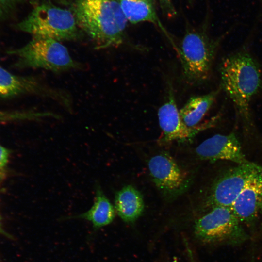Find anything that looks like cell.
<instances>
[{
	"label": "cell",
	"mask_w": 262,
	"mask_h": 262,
	"mask_svg": "<svg viewBox=\"0 0 262 262\" xmlns=\"http://www.w3.org/2000/svg\"><path fill=\"white\" fill-rule=\"evenodd\" d=\"M220 86L231 99L246 129L253 127L251 103L262 89V69L246 49L232 53L220 66Z\"/></svg>",
	"instance_id": "cell-1"
},
{
	"label": "cell",
	"mask_w": 262,
	"mask_h": 262,
	"mask_svg": "<svg viewBox=\"0 0 262 262\" xmlns=\"http://www.w3.org/2000/svg\"><path fill=\"white\" fill-rule=\"evenodd\" d=\"M74 15L78 26L95 41L97 49L122 44L128 21L117 0H77Z\"/></svg>",
	"instance_id": "cell-2"
},
{
	"label": "cell",
	"mask_w": 262,
	"mask_h": 262,
	"mask_svg": "<svg viewBox=\"0 0 262 262\" xmlns=\"http://www.w3.org/2000/svg\"><path fill=\"white\" fill-rule=\"evenodd\" d=\"M221 40L210 38L204 31L186 32L177 53L188 83L199 84L208 79Z\"/></svg>",
	"instance_id": "cell-3"
},
{
	"label": "cell",
	"mask_w": 262,
	"mask_h": 262,
	"mask_svg": "<svg viewBox=\"0 0 262 262\" xmlns=\"http://www.w3.org/2000/svg\"><path fill=\"white\" fill-rule=\"evenodd\" d=\"M17 26L33 37L59 41L75 40L79 37L74 14L67 9L48 4L36 6Z\"/></svg>",
	"instance_id": "cell-4"
},
{
	"label": "cell",
	"mask_w": 262,
	"mask_h": 262,
	"mask_svg": "<svg viewBox=\"0 0 262 262\" xmlns=\"http://www.w3.org/2000/svg\"><path fill=\"white\" fill-rule=\"evenodd\" d=\"M8 53L16 58L17 66L43 68L59 72L79 67L67 49L59 41L33 37L26 45Z\"/></svg>",
	"instance_id": "cell-5"
},
{
	"label": "cell",
	"mask_w": 262,
	"mask_h": 262,
	"mask_svg": "<svg viewBox=\"0 0 262 262\" xmlns=\"http://www.w3.org/2000/svg\"><path fill=\"white\" fill-rule=\"evenodd\" d=\"M194 233L201 242L208 244L238 246L249 238L230 207L215 206L198 219Z\"/></svg>",
	"instance_id": "cell-6"
},
{
	"label": "cell",
	"mask_w": 262,
	"mask_h": 262,
	"mask_svg": "<svg viewBox=\"0 0 262 262\" xmlns=\"http://www.w3.org/2000/svg\"><path fill=\"white\" fill-rule=\"evenodd\" d=\"M261 170L262 166L250 162L227 170L212 186L207 199L208 206L230 207L246 183Z\"/></svg>",
	"instance_id": "cell-7"
},
{
	"label": "cell",
	"mask_w": 262,
	"mask_h": 262,
	"mask_svg": "<svg viewBox=\"0 0 262 262\" xmlns=\"http://www.w3.org/2000/svg\"><path fill=\"white\" fill-rule=\"evenodd\" d=\"M148 167L154 183L165 196L177 195L187 185L185 173L167 153H162L151 157Z\"/></svg>",
	"instance_id": "cell-8"
},
{
	"label": "cell",
	"mask_w": 262,
	"mask_h": 262,
	"mask_svg": "<svg viewBox=\"0 0 262 262\" xmlns=\"http://www.w3.org/2000/svg\"><path fill=\"white\" fill-rule=\"evenodd\" d=\"M158 116L164 142L191 138L200 131L212 126L217 118L196 128L187 127L180 117L172 88L169 90L167 99L158 109Z\"/></svg>",
	"instance_id": "cell-9"
},
{
	"label": "cell",
	"mask_w": 262,
	"mask_h": 262,
	"mask_svg": "<svg viewBox=\"0 0 262 262\" xmlns=\"http://www.w3.org/2000/svg\"><path fill=\"white\" fill-rule=\"evenodd\" d=\"M196 150L201 159L211 162L226 160L237 164L250 162L246 159L233 132L227 135L215 134L203 141Z\"/></svg>",
	"instance_id": "cell-10"
},
{
	"label": "cell",
	"mask_w": 262,
	"mask_h": 262,
	"mask_svg": "<svg viewBox=\"0 0 262 262\" xmlns=\"http://www.w3.org/2000/svg\"><path fill=\"white\" fill-rule=\"evenodd\" d=\"M262 200V170L246 183L230 207L242 224L253 226Z\"/></svg>",
	"instance_id": "cell-11"
},
{
	"label": "cell",
	"mask_w": 262,
	"mask_h": 262,
	"mask_svg": "<svg viewBox=\"0 0 262 262\" xmlns=\"http://www.w3.org/2000/svg\"><path fill=\"white\" fill-rule=\"evenodd\" d=\"M128 21L133 24L148 22L158 26L170 40L176 51L177 49L173 40L170 36L160 20L152 0H117Z\"/></svg>",
	"instance_id": "cell-12"
},
{
	"label": "cell",
	"mask_w": 262,
	"mask_h": 262,
	"mask_svg": "<svg viewBox=\"0 0 262 262\" xmlns=\"http://www.w3.org/2000/svg\"><path fill=\"white\" fill-rule=\"evenodd\" d=\"M42 91H44L43 87L36 79L14 74L0 65V98H12Z\"/></svg>",
	"instance_id": "cell-13"
},
{
	"label": "cell",
	"mask_w": 262,
	"mask_h": 262,
	"mask_svg": "<svg viewBox=\"0 0 262 262\" xmlns=\"http://www.w3.org/2000/svg\"><path fill=\"white\" fill-rule=\"evenodd\" d=\"M114 204L116 213L126 223L134 222L144 208L142 195L131 185L123 187L115 193Z\"/></svg>",
	"instance_id": "cell-14"
},
{
	"label": "cell",
	"mask_w": 262,
	"mask_h": 262,
	"mask_svg": "<svg viewBox=\"0 0 262 262\" xmlns=\"http://www.w3.org/2000/svg\"><path fill=\"white\" fill-rule=\"evenodd\" d=\"M93 205L81 214L67 217L66 219H83L91 222L95 229L111 223L115 217V209L99 185L96 187Z\"/></svg>",
	"instance_id": "cell-15"
},
{
	"label": "cell",
	"mask_w": 262,
	"mask_h": 262,
	"mask_svg": "<svg viewBox=\"0 0 262 262\" xmlns=\"http://www.w3.org/2000/svg\"><path fill=\"white\" fill-rule=\"evenodd\" d=\"M221 89L220 86L219 88L208 94L192 97L189 99L179 111L183 122L187 127L192 128L198 127V124L212 107Z\"/></svg>",
	"instance_id": "cell-16"
},
{
	"label": "cell",
	"mask_w": 262,
	"mask_h": 262,
	"mask_svg": "<svg viewBox=\"0 0 262 262\" xmlns=\"http://www.w3.org/2000/svg\"><path fill=\"white\" fill-rule=\"evenodd\" d=\"M46 117H56V115L49 112L33 111L0 110V123L22 121L37 120Z\"/></svg>",
	"instance_id": "cell-17"
},
{
	"label": "cell",
	"mask_w": 262,
	"mask_h": 262,
	"mask_svg": "<svg viewBox=\"0 0 262 262\" xmlns=\"http://www.w3.org/2000/svg\"><path fill=\"white\" fill-rule=\"evenodd\" d=\"M19 0H0V16L7 14L16 5Z\"/></svg>",
	"instance_id": "cell-18"
},
{
	"label": "cell",
	"mask_w": 262,
	"mask_h": 262,
	"mask_svg": "<svg viewBox=\"0 0 262 262\" xmlns=\"http://www.w3.org/2000/svg\"><path fill=\"white\" fill-rule=\"evenodd\" d=\"M163 11L169 16L176 14V12L172 3L171 0H159Z\"/></svg>",
	"instance_id": "cell-19"
},
{
	"label": "cell",
	"mask_w": 262,
	"mask_h": 262,
	"mask_svg": "<svg viewBox=\"0 0 262 262\" xmlns=\"http://www.w3.org/2000/svg\"><path fill=\"white\" fill-rule=\"evenodd\" d=\"M9 151L0 145V170L3 169L8 162Z\"/></svg>",
	"instance_id": "cell-20"
},
{
	"label": "cell",
	"mask_w": 262,
	"mask_h": 262,
	"mask_svg": "<svg viewBox=\"0 0 262 262\" xmlns=\"http://www.w3.org/2000/svg\"><path fill=\"white\" fill-rule=\"evenodd\" d=\"M5 174L3 169L0 170V183L4 179Z\"/></svg>",
	"instance_id": "cell-21"
},
{
	"label": "cell",
	"mask_w": 262,
	"mask_h": 262,
	"mask_svg": "<svg viewBox=\"0 0 262 262\" xmlns=\"http://www.w3.org/2000/svg\"><path fill=\"white\" fill-rule=\"evenodd\" d=\"M259 213H261L262 217V200L261 201L260 206Z\"/></svg>",
	"instance_id": "cell-22"
},
{
	"label": "cell",
	"mask_w": 262,
	"mask_h": 262,
	"mask_svg": "<svg viewBox=\"0 0 262 262\" xmlns=\"http://www.w3.org/2000/svg\"><path fill=\"white\" fill-rule=\"evenodd\" d=\"M30 0V2L33 3V4L35 3L36 1V0Z\"/></svg>",
	"instance_id": "cell-23"
},
{
	"label": "cell",
	"mask_w": 262,
	"mask_h": 262,
	"mask_svg": "<svg viewBox=\"0 0 262 262\" xmlns=\"http://www.w3.org/2000/svg\"><path fill=\"white\" fill-rule=\"evenodd\" d=\"M1 231V225H0V232Z\"/></svg>",
	"instance_id": "cell-24"
},
{
	"label": "cell",
	"mask_w": 262,
	"mask_h": 262,
	"mask_svg": "<svg viewBox=\"0 0 262 262\" xmlns=\"http://www.w3.org/2000/svg\"><path fill=\"white\" fill-rule=\"evenodd\" d=\"M259 1L260 2L261 5L262 6V0H259Z\"/></svg>",
	"instance_id": "cell-25"
}]
</instances>
